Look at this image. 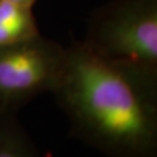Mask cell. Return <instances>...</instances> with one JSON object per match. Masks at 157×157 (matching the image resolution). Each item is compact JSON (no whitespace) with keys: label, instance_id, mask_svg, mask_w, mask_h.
Wrapping results in <instances>:
<instances>
[{"label":"cell","instance_id":"obj_1","mask_svg":"<svg viewBox=\"0 0 157 157\" xmlns=\"http://www.w3.org/2000/svg\"><path fill=\"white\" fill-rule=\"evenodd\" d=\"M71 134L109 157H157V73L112 62L85 42L67 48L52 92Z\"/></svg>","mask_w":157,"mask_h":157},{"label":"cell","instance_id":"obj_2","mask_svg":"<svg viewBox=\"0 0 157 157\" xmlns=\"http://www.w3.org/2000/svg\"><path fill=\"white\" fill-rule=\"evenodd\" d=\"M98 55L157 73V0H113L94 12L84 41Z\"/></svg>","mask_w":157,"mask_h":157},{"label":"cell","instance_id":"obj_3","mask_svg":"<svg viewBox=\"0 0 157 157\" xmlns=\"http://www.w3.org/2000/svg\"><path fill=\"white\" fill-rule=\"evenodd\" d=\"M67 61V48L41 34L0 47V114L19 108L58 85Z\"/></svg>","mask_w":157,"mask_h":157},{"label":"cell","instance_id":"obj_4","mask_svg":"<svg viewBox=\"0 0 157 157\" xmlns=\"http://www.w3.org/2000/svg\"><path fill=\"white\" fill-rule=\"evenodd\" d=\"M0 157H41L17 113L0 114Z\"/></svg>","mask_w":157,"mask_h":157},{"label":"cell","instance_id":"obj_5","mask_svg":"<svg viewBox=\"0 0 157 157\" xmlns=\"http://www.w3.org/2000/svg\"><path fill=\"white\" fill-rule=\"evenodd\" d=\"M37 35L40 32L34 15L17 22L0 23V47L22 42Z\"/></svg>","mask_w":157,"mask_h":157},{"label":"cell","instance_id":"obj_6","mask_svg":"<svg viewBox=\"0 0 157 157\" xmlns=\"http://www.w3.org/2000/svg\"><path fill=\"white\" fill-rule=\"evenodd\" d=\"M7 1H10V2H12V4H15V5L32 8L34 5V2H35L36 0H7Z\"/></svg>","mask_w":157,"mask_h":157}]
</instances>
